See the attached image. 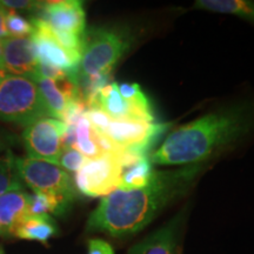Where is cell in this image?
I'll return each instance as SVG.
<instances>
[{
  "instance_id": "6da1fadb",
  "label": "cell",
  "mask_w": 254,
  "mask_h": 254,
  "mask_svg": "<svg viewBox=\"0 0 254 254\" xmlns=\"http://www.w3.org/2000/svg\"><path fill=\"white\" fill-rule=\"evenodd\" d=\"M202 170L201 165L173 171H154L147 185L133 190H114L104 196L87 221V230L112 237L138 233L174 200L186 193Z\"/></svg>"
},
{
  "instance_id": "7a4b0ae2",
  "label": "cell",
  "mask_w": 254,
  "mask_h": 254,
  "mask_svg": "<svg viewBox=\"0 0 254 254\" xmlns=\"http://www.w3.org/2000/svg\"><path fill=\"white\" fill-rule=\"evenodd\" d=\"M253 131L254 101H240L178 127L152 152L150 160L160 166L201 165Z\"/></svg>"
},
{
  "instance_id": "3957f363",
  "label": "cell",
  "mask_w": 254,
  "mask_h": 254,
  "mask_svg": "<svg viewBox=\"0 0 254 254\" xmlns=\"http://www.w3.org/2000/svg\"><path fill=\"white\" fill-rule=\"evenodd\" d=\"M51 118L39 88L32 79L4 75L0 81V120L27 127Z\"/></svg>"
},
{
  "instance_id": "277c9868",
  "label": "cell",
  "mask_w": 254,
  "mask_h": 254,
  "mask_svg": "<svg viewBox=\"0 0 254 254\" xmlns=\"http://www.w3.org/2000/svg\"><path fill=\"white\" fill-rule=\"evenodd\" d=\"M129 44L131 40L125 31L95 28L85 34L77 82L79 79L109 75L128 51Z\"/></svg>"
},
{
  "instance_id": "5b68a950",
  "label": "cell",
  "mask_w": 254,
  "mask_h": 254,
  "mask_svg": "<svg viewBox=\"0 0 254 254\" xmlns=\"http://www.w3.org/2000/svg\"><path fill=\"white\" fill-rule=\"evenodd\" d=\"M15 167L21 182L33 192L56 194L71 200L75 198V186L69 173L58 165L33 158H15Z\"/></svg>"
},
{
  "instance_id": "8992f818",
  "label": "cell",
  "mask_w": 254,
  "mask_h": 254,
  "mask_svg": "<svg viewBox=\"0 0 254 254\" xmlns=\"http://www.w3.org/2000/svg\"><path fill=\"white\" fill-rule=\"evenodd\" d=\"M123 154H104L97 159H88L75 173V189L91 198L106 196L118 190L122 180Z\"/></svg>"
},
{
  "instance_id": "52a82bcc",
  "label": "cell",
  "mask_w": 254,
  "mask_h": 254,
  "mask_svg": "<svg viewBox=\"0 0 254 254\" xmlns=\"http://www.w3.org/2000/svg\"><path fill=\"white\" fill-rule=\"evenodd\" d=\"M66 124L55 118H43L25 127L24 146L28 157L58 165L64 150Z\"/></svg>"
},
{
  "instance_id": "ba28073f",
  "label": "cell",
  "mask_w": 254,
  "mask_h": 254,
  "mask_svg": "<svg viewBox=\"0 0 254 254\" xmlns=\"http://www.w3.org/2000/svg\"><path fill=\"white\" fill-rule=\"evenodd\" d=\"M32 25H33V32L31 34V39L33 40L34 47H36L38 63L47 64V65H52L55 67L64 69L65 72H67L71 80L77 84L80 60L64 49L52 37L50 26L45 21L34 17L32 20Z\"/></svg>"
},
{
  "instance_id": "9c48e42d",
  "label": "cell",
  "mask_w": 254,
  "mask_h": 254,
  "mask_svg": "<svg viewBox=\"0 0 254 254\" xmlns=\"http://www.w3.org/2000/svg\"><path fill=\"white\" fill-rule=\"evenodd\" d=\"M38 17L49 26L60 33L85 36L86 15L81 1L77 0H60L47 1L39 5Z\"/></svg>"
},
{
  "instance_id": "30bf717a",
  "label": "cell",
  "mask_w": 254,
  "mask_h": 254,
  "mask_svg": "<svg viewBox=\"0 0 254 254\" xmlns=\"http://www.w3.org/2000/svg\"><path fill=\"white\" fill-rule=\"evenodd\" d=\"M90 107H98L113 120L154 124L153 109H145L123 98L116 81L101 88L87 109Z\"/></svg>"
},
{
  "instance_id": "8fae6325",
  "label": "cell",
  "mask_w": 254,
  "mask_h": 254,
  "mask_svg": "<svg viewBox=\"0 0 254 254\" xmlns=\"http://www.w3.org/2000/svg\"><path fill=\"white\" fill-rule=\"evenodd\" d=\"M5 72L11 75L32 78L36 75L38 59L31 37L1 39Z\"/></svg>"
},
{
  "instance_id": "7c38bea8",
  "label": "cell",
  "mask_w": 254,
  "mask_h": 254,
  "mask_svg": "<svg viewBox=\"0 0 254 254\" xmlns=\"http://www.w3.org/2000/svg\"><path fill=\"white\" fill-rule=\"evenodd\" d=\"M122 180L119 190H139L147 185L153 177V164L150 157L126 152L122 155Z\"/></svg>"
},
{
  "instance_id": "4fadbf2b",
  "label": "cell",
  "mask_w": 254,
  "mask_h": 254,
  "mask_svg": "<svg viewBox=\"0 0 254 254\" xmlns=\"http://www.w3.org/2000/svg\"><path fill=\"white\" fill-rule=\"evenodd\" d=\"M179 217L133 245L128 254H176Z\"/></svg>"
},
{
  "instance_id": "5bb4252c",
  "label": "cell",
  "mask_w": 254,
  "mask_h": 254,
  "mask_svg": "<svg viewBox=\"0 0 254 254\" xmlns=\"http://www.w3.org/2000/svg\"><path fill=\"white\" fill-rule=\"evenodd\" d=\"M30 194L24 189L8 190L0 196V231L12 236L14 227L28 215Z\"/></svg>"
},
{
  "instance_id": "9a60e30c",
  "label": "cell",
  "mask_w": 254,
  "mask_h": 254,
  "mask_svg": "<svg viewBox=\"0 0 254 254\" xmlns=\"http://www.w3.org/2000/svg\"><path fill=\"white\" fill-rule=\"evenodd\" d=\"M56 233V222L50 215H26L18 222L12 232V236L24 240L47 244V241Z\"/></svg>"
},
{
  "instance_id": "2e32d148",
  "label": "cell",
  "mask_w": 254,
  "mask_h": 254,
  "mask_svg": "<svg viewBox=\"0 0 254 254\" xmlns=\"http://www.w3.org/2000/svg\"><path fill=\"white\" fill-rule=\"evenodd\" d=\"M193 7L236 15L254 25V1L252 0H198Z\"/></svg>"
},
{
  "instance_id": "e0dca14e",
  "label": "cell",
  "mask_w": 254,
  "mask_h": 254,
  "mask_svg": "<svg viewBox=\"0 0 254 254\" xmlns=\"http://www.w3.org/2000/svg\"><path fill=\"white\" fill-rule=\"evenodd\" d=\"M71 200L51 193L34 192L30 195L28 201V215H45L49 213L62 214L66 211Z\"/></svg>"
},
{
  "instance_id": "ac0fdd59",
  "label": "cell",
  "mask_w": 254,
  "mask_h": 254,
  "mask_svg": "<svg viewBox=\"0 0 254 254\" xmlns=\"http://www.w3.org/2000/svg\"><path fill=\"white\" fill-rule=\"evenodd\" d=\"M74 148L90 160L104 155L95 139V129L85 116L75 125Z\"/></svg>"
},
{
  "instance_id": "d6986e66",
  "label": "cell",
  "mask_w": 254,
  "mask_h": 254,
  "mask_svg": "<svg viewBox=\"0 0 254 254\" xmlns=\"http://www.w3.org/2000/svg\"><path fill=\"white\" fill-rule=\"evenodd\" d=\"M15 189H23V182L18 176L15 157L11 151H6L0 155V196Z\"/></svg>"
},
{
  "instance_id": "ffe728a7",
  "label": "cell",
  "mask_w": 254,
  "mask_h": 254,
  "mask_svg": "<svg viewBox=\"0 0 254 254\" xmlns=\"http://www.w3.org/2000/svg\"><path fill=\"white\" fill-rule=\"evenodd\" d=\"M5 26L7 34L9 37L13 38H24L31 37L32 32H33V25L32 21H28L27 19L21 17L13 9H9L6 14Z\"/></svg>"
},
{
  "instance_id": "44dd1931",
  "label": "cell",
  "mask_w": 254,
  "mask_h": 254,
  "mask_svg": "<svg viewBox=\"0 0 254 254\" xmlns=\"http://www.w3.org/2000/svg\"><path fill=\"white\" fill-rule=\"evenodd\" d=\"M87 161L88 159L74 147H64L59 157L58 166L65 170L67 173H77Z\"/></svg>"
},
{
  "instance_id": "7402d4cb",
  "label": "cell",
  "mask_w": 254,
  "mask_h": 254,
  "mask_svg": "<svg viewBox=\"0 0 254 254\" xmlns=\"http://www.w3.org/2000/svg\"><path fill=\"white\" fill-rule=\"evenodd\" d=\"M118 88L122 97L128 100L129 103L145 107V109H152L150 100L138 84L135 82H120L119 84L118 82Z\"/></svg>"
},
{
  "instance_id": "603a6c76",
  "label": "cell",
  "mask_w": 254,
  "mask_h": 254,
  "mask_svg": "<svg viewBox=\"0 0 254 254\" xmlns=\"http://www.w3.org/2000/svg\"><path fill=\"white\" fill-rule=\"evenodd\" d=\"M87 254H114L112 246L101 239H92L88 241Z\"/></svg>"
},
{
  "instance_id": "cb8c5ba5",
  "label": "cell",
  "mask_w": 254,
  "mask_h": 254,
  "mask_svg": "<svg viewBox=\"0 0 254 254\" xmlns=\"http://www.w3.org/2000/svg\"><path fill=\"white\" fill-rule=\"evenodd\" d=\"M1 4L5 6V7H8L9 9H38L39 7L40 2L36 1H26V0H20V1H14V0H11V1H1Z\"/></svg>"
},
{
  "instance_id": "d4e9b609",
  "label": "cell",
  "mask_w": 254,
  "mask_h": 254,
  "mask_svg": "<svg viewBox=\"0 0 254 254\" xmlns=\"http://www.w3.org/2000/svg\"><path fill=\"white\" fill-rule=\"evenodd\" d=\"M6 14H7V9L0 1V39H5L7 38V31H6L5 26V20H6Z\"/></svg>"
},
{
  "instance_id": "484cf974",
  "label": "cell",
  "mask_w": 254,
  "mask_h": 254,
  "mask_svg": "<svg viewBox=\"0 0 254 254\" xmlns=\"http://www.w3.org/2000/svg\"><path fill=\"white\" fill-rule=\"evenodd\" d=\"M0 72L4 73L5 67H4V58H2V46H1V40H0Z\"/></svg>"
},
{
  "instance_id": "4316f807",
  "label": "cell",
  "mask_w": 254,
  "mask_h": 254,
  "mask_svg": "<svg viewBox=\"0 0 254 254\" xmlns=\"http://www.w3.org/2000/svg\"><path fill=\"white\" fill-rule=\"evenodd\" d=\"M2 77H4V73H2V72H0V81H1Z\"/></svg>"
},
{
  "instance_id": "83f0119b",
  "label": "cell",
  "mask_w": 254,
  "mask_h": 254,
  "mask_svg": "<svg viewBox=\"0 0 254 254\" xmlns=\"http://www.w3.org/2000/svg\"><path fill=\"white\" fill-rule=\"evenodd\" d=\"M0 254H5V253H4V251H2L1 247H0Z\"/></svg>"
}]
</instances>
